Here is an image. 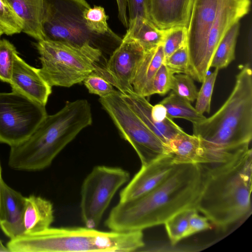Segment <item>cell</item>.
<instances>
[{
  "instance_id": "20",
  "label": "cell",
  "mask_w": 252,
  "mask_h": 252,
  "mask_svg": "<svg viewBox=\"0 0 252 252\" xmlns=\"http://www.w3.org/2000/svg\"><path fill=\"white\" fill-rule=\"evenodd\" d=\"M21 20L22 32L38 40H43L42 19L43 0H5Z\"/></svg>"
},
{
  "instance_id": "35",
  "label": "cell",
  "mask_w": 252,
  "mask_h": 252,
  "mask_svg": "<svg viewBox=\"0 0 252 252\" xmlns=\"http://www.w3.org/2000/svg\"><path fill=\"white\" fill-rule=\"evenodd\" d=\"M150 1L151 0H127L128 24L139 18L151 20Z\"/></svg>"
},
{
  "instance_id": "26",
  "label": "cell",
  "mask_w": 252,
  "mask_h": 252,
  "mask_svg": "<svg viewBox=\"0 0 252 252\" xmlns=\"http://www.w3.org/2000/svg\"><path fill=\"white\" fill-rule=\"evenodd\" d=\"M84 18L89 30L98 35H112L115 33L109 28L107 21L108 16L101 6L90 7L84 12Z\"/></svg>"
},
{
  "instance_id": "3",
  "label": "cell",
  "mask_w": 252,
  "mask_h": 252,
  "mask_svg": "<svg viewBox=\"0 0 252 252\" xmlns=\"http://www.w3.org/2000/svg\"><path fill=\"white\" fill-rule=\"evenodd\" d=\"M193 133L214 163L226 160L249 148L252 138L251 64L240 67L226 100L210 117L193 124Z\"/></svg>"
},
{
  "instance_id": "37",
  "label": "cell",
  "mask_w": 252,
  "mask_h": 252,
  "mask_svg": "<svg viewBox=\"0 0 252 252\" xmlns=\"http://www.w3.org/2000/svg\"><path fill=\"white\" fill-rule=\"evenodd\" d=\"M118 9V18L126 29L128 27V18L126 12L127 0H116Z\"/></svg>"
},
{
  "instance_id": "15",
  "label": "cell",
  "mask_w": 252,
  "mask_h": 252,
  "mask_svg": "<svg viewBox=\"0 0 252 252\" xmlns=\"http://www.w3.org/2000/svg\"><path fill=\"white\" fill-rule=\"evenodd\" d=\"M9 84L12 91L19 92L44 106L52 93V87L42 77L38 69L27 63L18 54L14 59Z\"/></svg>"
},
{
  "instance_id": "9",
  "label": "cell",
  "mask_w": 252,
  "mask_h": 252,
  "mask_svg": "<svg viewBox=\"0 0 252 252\" xmlns=\"http://www.w3.org/2000/svg\"><path fill=\"white\" fill-rule=\"evenodd\" d=\"M126 170L117 167H94L84 180L80 212L86 227L96 228L118 189L129 179Z\"/></svg>"
},
{
  "instance_id": "40",
  "label": "cell",
  "mask_w": 252,
  "mask_h": 252,
  "mask_svg": "<svg viewBox=\"0 0 252 252\" xmlns=\"http://www.w3.org/2000/svg\"><path fill=\"white\" fill-rule=\"evenodd\" d=\"M2 34H3V33L2 31H1V30L0 29V36H1Z\"/></svg>"
},
{
  "instance_id": "27",
  "label": "cell",
  "mask_w": 252,
  "mask_h": 252,
  "mask_svg": "<svg viewBox=\"0 0 252 252\" xmlns=\"http://www.w3.org/2000/svg\"><path fill=\"white\" fill-rule=\"evenodd\" d=\"M18 54L9 41L0 39V80L9 83L15 56Z\"/></svg>"
},
{
  "instance_id": "22",
  "label": "cell",
  "mask_w": 252,
  "mask_h": 252,
  "mask_svg": "<svg viewBox=\"0 0 252 252\" xmlns=\"http://www.w3.org/2000/svg\"><path fill=\"white\" fill-rule=\"evenodd\" d=\"M165 30L158 28L151 20L139 18L128 24L125 35L136 41L145 52L162 44Z\"/></svg>"
},
{
  "instance_id": "7",
  "label": "cell",
  "mask_w": 252,
  "mask_h": 252,
  "mask_svg": "<svg viewBox=\"0 0 252 252\" xmlns=\"http://www.w3.org/2000/svg\"><path fill=\"white\" fill-rule=\"evenodd\" d=\"M41 67L39 72L52 87L69 88L83 82L96 66L103 64V53L89 44L38 40L35 44Z\"/></svg>"
},
{
  "instance_id": "39",
  "label": "cell",
  "mask_w": 252,
  "mask_h": 252,
  "mask_svg": "<svg viewBox=\"0 0 252 252\" xmlns=\"http://www.w3.org/2000/svg\"><path fill=\"white\" fill-rule=\"evenodd\" d=\"M2 179L1 177V165L0 163V190H1V184L2 182Z\"/></svg>"
},
{
  "instance_id": "6",
  "label": "cell",
  "mask_w": 252,
  "mask_h": 252,
  "mask_svg": "<svg viewBox=\"0 0 252 252\" xmlns=\"http://www.w3.org/2000/svg\"><path fill=\"white\" fill-rule=\"evenodd\" d=\"M90 7L86 0H43L44 39L79 46L89 44L111 55L122 39L115 33L102 35L91 32L84 18Z\"/></svg>"
},
{
  "instance_id": "31",
  "label": "cell",
  "mask_w": 252,
  "mask_h": 252,
  "mask_svg": "<svg viewBox=\"0 0 252 252\" xmlns=\"http://www.w3.org/2000/svg\"><path fill=\"white\" fill-rule=\"evenodd\" d=\"M187 34V28L184 26H177L165 30L162 42L164 59L186 44Z\"/></svg>"
},
{
  "instance_id": "23",
  "label": "cell",
  "mask_w": 252,
  "mask_h": 252,
  "mask_svg": "<svg viewBox=\"0 0 252 252\" xmlns=\"http://www.w3.org/2000/svg\"><path fill=\"white\" fill-rule=\"evenodd\" d=\"M159 103L166 108L168 117L171 119L182 118L197 124L204 121L206 117L199 113L187 100L172 91Z\"/></svg>"
},
{
  "instance_id": "13",
  "label": "cell",
  "mask_w": 252,
  "mask_h": 252,
  "mask_svg": "<svg viewBox=\"0 0 252 252\" xmlns=\"http://www.w3.org/2000/svg\"><path fill=\"white\" fill-rule=\"evenodd\" d=\"M122 95L138 117L166 147L171 140L183 131L168 117L165 107L161 103L153 106L146 97L134 92Z\"/></svg>"
},
{
  "instance_id": "28",
  "label": "cell",
  "mask_w": 252,
  "mask_h": 252,
  "mask_svg": "<svg viewBox=\"0 0 252 252\" xmlns=\"http://www.w3.org/2000/svg\"><path fill=\"white\" fill-rule=\"evenodd\" d=\"M219 70L215 68L212 73L206 75L198 92L195 109L200 114L210 112L211 97Z\"/></svg>"
},
{
  "instance_id": "21",
  "label": "cell",
  "mask_w": 252,
  "mask_h": 252,
  "mask_svg": "<svg viewBox=\"0 0 252 252\" xmlns=\"http://www.w3.org/2000/svg\"><path fill=\"white\" fill-rule=\"evenodd\" d=\"M164 58L162 44L145 52L133 82V89L135 93L144 97L151 96L153 78L163 63Z\"/></svg>"
},
{
  "instance_id": "30",
  "label": "cell",
  "mask_w": 252,
  "mask_h": 252,
  "mask_svg": "<svg viewBox=\"0 0 252 252\" xmlns=\"http://www.w3.org/2000/svg\"><path fill=\"white\" fill-rule=\"evenodd\" d=\"M171 90L189 102L196 100L198 94L193 79L185 73L174 75Z\"/></svg>"
},
{
  "instance_id": "34",
  "label": "cell",
  "mask_w": 252,
  "mask_h": 252,
  "mask_svg": "<svg viewBox=\"0 0 252 252\" xmlns=\"http://www.w3.org/2000/svg\"><path fill=\"white\" fill-rule=\"evenodd\" d=\"M189 56L186 44L175 51L167 58L164 59L163 63L170 71L175 73H187Z\"/></svg>"
},
{
  "instance_id": "10",
  "label": "cell",
  "mask_w": 252,
  "mask_h": 252,
  "mask_svg": "<svg viewBox=\"0 0 252 252\" xmlns=\"http://www.w3.org/2000/svg\"><path fill=\"white\" fill-rule=\"evenodd\" d=\"M47 115L45 106L19 92L0 93V142H23Z\"/></svg>"
},
{
  "instance_id": "1",
  "label": "cell",
  "mask_w": 252,
  "mask_h": 252,
  "mask_svg": "<svg viewBox=\"0 0 252 252\" xmlns=\"http://www.w3.org/2000/svg\"><path fill=\"white\" fill-rule=\"evenodd\" d=\"M202 183L200 164H176L158 187L140 197L119 201L106 220L111 230L129 232L163 224L175 214L195 208Z\"/></svg>"
},
{
  "instance_id": "14",
  "label": "cell",
  "mask_w": 252,
  "mask_h": 252,
  "mask_svg": "<svg viewBox=\"0 0 252 252\" xmlns=\"http://www.w3.org/2000/svg\"><path fill=\"white\" fill-rule=\"evenodd\" d=\"M175 165L169 154L142 165L139 171L121 190L119 201L134 199L151 191L168 177Z\"/></svg>"
},
{
  "instance_id": "18",
  "label": "cell",
  "mask_w": 252,
  "mask_h": 252,
  "mask_svg": "<svg viewBox=\"0 0 252 252\" xmlns=\"http://www.w3.org/2000/svg\"><path fill=\"white\" fill-rule=\"evenodd\" d=\"M167 147L168 153L172 157L175 164L213 163L202 146L199 138L184 130L171 140Z\"/></svg>"
},
{
  "instance_id": "4",
  "label": "cell",
  "mask_w": 252,
  "mask_h": 252,
  "mask_svg": "<svg viewBox=\"0 0 252 252\" xmlns=\"http://www.w3.org/2000/svg\"><path fill=\"white\" fill-rule=\"evenodd\" d=\"M92 122L91 107L87 100L66 101L58 112L47 115L28 138L10 147L8 165L13 169L26 171L47 168L57 155Z\"/></svg>"
},
{
  "instance_id": "33",
  "label": "cell",
  "mask_w": 252,
  "mask_h": 252,
  "mask_svg": "<svg viewBox=\"0 0 252 252\" xmlns=\"http://www.w3.org/2000/svg\"><path fill=\"white\" fill-rule=\"evenodd\" d=\"M174 75L163 63L153 78L151 95L154 94L162 96L165 95L171 90Z\"/></svg>"
},
{
  "instance_id": "38",
  "label": "cell",
  "mask_w": 252,
  "mask_h": 252,
  "mask_svg": "<svg viewBox=\"0 0 252 252\" xmlns=\"http://www.w3.org/2000/svg\"><path fill=\"white\" fill-rule=\"evenodd\" d=\"M9 252L6 246H4L0 239V252Z\"/></svg>"
},
{
  "instance_id": "25",
  "label": "cell",
  "mask_w": 252,
  "mask_h": 252,
  "mask_svg": "<svg viewBox=\"0 0 252 252\" xmlns=\"http://www.w3.org/2000/svg\"><path fill=\"white\" fill-rule=\"evenodd\" d=\"M197 210L189 208L182 210L169 218L163 224L172 245L188 237L189 219L191 214Z\"/></svg>"
},
{
  "instance_id": "2",
  "label": "cell",
  "mask_w": 252,
  "mask_h": 252,
  "mask_svg": "<svg viewBox=\"0 0 252 252\" xmlns=\"http://www.w3.org/2000/svg\"><path fill=\"white\" fill-rule=\"evenodd\" d=\"M200 165L202 183L197 211L222 230L249 217L252 213V149L225 161Z\"/></svg>"
},
{
  "instance_id": "12",
  "label": "cell",
  "mask_w": 252,
  "mask_h": 252,
  "mask_svg": "<svg viewBox=\"0 0 252 252\" xmlns=\"http://www.w3.org/2000/svg\"><path fill=\"white\" fill-rule=\"evenodd\" d=\"M144 54L136 41L125 35L105 64L97 66L94 71L105 77L122 94L130 93L134 92L133 80Z\"/></svg>"
},
{
  "instance_id": "32",
  "label": "cell",
  "mask_w": 252,
  "mask_h": 252,
  "mask_svg": "<svg viewBox=\"0 0 252 252\" xmlns=\"http://www.w3.org/2000/svg\"><path fill=\"white\" fill-rule=\"evenodd\" d=\"M83 82L90 94L97 95L100 97L106 96L116 90L105 77L94 71L89 74Z\"/></svg>"
},
{
  "instance_id": "16",
  "label": "cell",
  "mask_w": 252,
  "mask_h": 252,
  "mask_svg": "<svg viewBox=\"0 0 252 252\" xmlns=\"http://www.w3.org/2000/svg\"><path fill=\"white\" fill-rule=\"evenodd\" d=\"M26 197L3 180L0 197V228L10 239L25 234L23 215Z\"/></svg>"
},
{
  "instance_id": "8",
  "label": "cell",
  "mask_w": 252,
  "mask_h": 252,
  "mask_svg": "<svg viewBox=\"0 0 252 252\" xmlns=\"http://www.w3.org/2000/svg\"><path fill=\"white\" fill-rule=\"evenodd\" d=\"M99 102L109 115L121 136L133 148L142 165L168 153V148L141 121L116 90L100 97Z\"/></svg>"
},
{
  "instance_id": "36",
  "label": "cell",
  "mask_w": 252,
  "mask_h": 252,
  "mask_svg": "<svg viewBox=\"0 0 252 252\" xmlns=\"http://www.w3.org/2000/svg\"><path fill=\"white\" fill-rule=\"evenodd\" d=\"M212 228L211 222L206 217H202L194 211L189 219L188 237L200 231L210 229Z\"/></svg>"
},
{
  "instance_id": "24",
  "label": "cell",
  "mask_w": 252,
  "mask_h": 252,
  "mask_svg": "<svg viewBox=\"0 0 252 252\" xmlns=\"http://www.w3.org/2000/svg\"><path fill=\"white\" fill-rule=\"evenodd\" d=\"M240 25L239 22L235 23L225 34L215 52L211 67L220 70L226 67L235 59Z\"/></svg>"
},
{
  "instance_id": "29",
  "label": "cell",
  "mask_w": 252,
  "mask_h": 252,
  "mask_svg": "<svg viewBox=\"0 0 252 252\" xmlns=\"http://www.w3.org/2000/svg\"><path fill=\"white\" fill-rule=\"evenodd\" d=\"M0 28L9 35L20 33L23 29L21 20L5 0H0Z\"/></svg>"
},
{
  "instance_id": "5",
  "label": "cell",
  "mask_w": 252,
  "mask_h": 252,
  "mask_svg": "<svg viewBox=\"0 0 252 252\" xmlns=\"http://www.w3.org/2000/svg\"><path fill=\"white\" fill-rule=\"evenodd\" d=\"M145 246L143 231H102L87 227H49L10 239L9 252H133Z\"/></svg>"
},
{
  "instance_id": "17",
  "label": "cell",
  "mask_w": 252,
  "mask_h": 252,
  "mask_svg": "<svg viewBox=\"0 0 252 252\" xmlns=\"http://www.w3.org/2000/svg\"><path fill=\"white\" fill-rule=\"evenodd\" d=\"M193 0H151L150 18L159 29L188 27Z\"/></svg>"
},
{
  "instance_id": "19",
  "label": "cell",
  "mask_w": 252,
  "mask_h": 252,
  "mask_svg": "<svg viewBox=\"0 0 252 252\" xmlns=\"http://www.w3.org/2000/svg\"><path fill=\"white\" fill-rule=\"evenodd\" d=\"M52 203L41 197L31 195L26 197L23 215L25 234H33L50 227L54 221Z\"/></svg>"
},
{
  "instance_id": "11",
  "label": "cell",
  "mask_w": 252,
  "mask_h": 252,
  "mask_svg": "<svg viewBox=\"0 0 252 252\" xmlns=\"http://www.w3.org/2000/svg\"><path fill=\"white\" fill-rule=\"evenodd\" d=\"M222 0H193L186 45L189 61L186 74L202 83L210 69L205 61L209 32Z\"/></svg>"
}]
</instances>
